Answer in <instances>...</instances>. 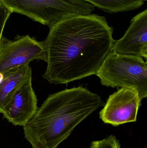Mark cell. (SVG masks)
<instances>
[{"instance_id": "obj_1", "label": "cell", "mask_w": 147, "mask_h": 148, "mask_svg": "<svg viewBox=\"0 0 147 148\" xmlns=\"http://www.w3.org/2000/svg\"><path fill=\"white\" fill-rule=\"evenodd\" d=\"M113 29L106 18L95 14L63 19L50 27L42 42L50 83L67 84L96 75L111 51Z\"/></svg>"}, {"instance_id": "obj_2", "label": "cell", "mask_w": 147, "mask_h": 148, "mask_svg": "<svg viewBox=\"0 0 147 148\" xmlns=\"http://www.w3.org/2000/svg\"><path fill=\"white\" fill-rule=\"evenodd\" d=\"M104 104L100 96L81 85L50 95L23 126L25 138L33 148H57Z\"/></svg>"}, {"instance_id": "obj_3", "label": "cell", "mask_w": 147, "mask_h": 148, "mask_svg": "<svg viewBox=\"0 0 147 148\" xmlns=\"http://www.w3.org/2000/svg\"><path fill=\"white\" fill-rule=\"evenodd\" d=\"M96 75L104 86L132 88L141 100L147 97V62L142 57L110 51Z\"/></svg>"}, {"instance_id": "obj_4", "label": "cell", "mask_w": 147, "mask_h": 148, "mask_svg": "<svg viewBox=\"0 0 147 148\" xmlns=\"http://www.w3.org/2000/svg\"><path fill=\"white\" fill-rule=\"evenodd\" d=\"M12 12L49 27L71 16L90 14L95 7L83 0H0Z\"/></svg>"}, {"instance_id": "obj_5", "label": "cell", "mask_w": 147, "mask_h": 148, "mask_svg": "<svg viewBox=\"0 0 147 148\" xmlns=\"http://www.w3.org/2000/svg\"><path fill=\"white\" fill-rule=\"evenodd\" d=\"M35 60L46 62L43 42L29 35L18 36L14 40L3 36L0 42V73L29 65Z\"/></svg>"}, {"instance_id": "obj_6", "label": "cell", "mask_w": 147, "mask_h": 148, "mask_svg": "<svg viewBox=\"0 0 147 148\" xmlns=\"http://www.w3.org/2000/svg\"><path fill=\"white\" fill-rule=\"evenodd\" d=\"M141 101L136 90L121 88L109 96L99 113L100 119L115 127L135 122Z\"/></svg>"}, {"instance_id": "obj_7", "label": "cell", "mask_w": 147, "mask_h": 148, "mask_svg": "<svg viewBox=\"0 0 147 148\" xmlns=\"http://www.w3.org/2000/svg\"><path fill=\"white\" fill-rule=\"evenodd\" d=\"M38 108L31 77L14 91L6 102L2 114L13 125L23 127L32 119Z\"/></svg>"}, {"instance_id": "obj_8", "label": "cell", "mask_w": 147, "mask_h": 148, "mask_svg": "<svg viewBox=\"0 0 147 148\" xmlns=\"http://www.w3.org/2000/svg\"><path fill=\"white\" fill-rule=\"evenodd\" d=\"M111 52L147 59V10L132 18L124 35L114 41Z\"/></svg>"}, {"instance_id": "obj_9", "label": "cell", "mask_w": 147, "mask_h": 148, "mask_svg": "<svg viewBox=\"0 0 147 148\" xmlns=\"http://www.w3.org/2000/svg\"><path fill=\"white\" fill-rule=\"evenodd\" d=\"M3 77L0 82V113L8 99L22 83L32 77V70L29 65L18 67L2 72Z\"/></svg>"}, {"instance_id": "obj_10", "label": "cell", "mask_w": 147, "mask_h": 148, "mask_svg": "<svg viewBox=\"0 0 147 148\" xmlns=\"http://www.w3.org/2000/svg\"><path fill=\"white\" fill-rule=\"evenodd\" d=\"M105 13H117L135 10L141 7L146 0H83Z\"/></svg>"}, {"instance_id": "obj_11", "label": "cell", "mask_w": 147, "mask_h": 148, "mask_svg": "<svg viewBox=\"0 0 147 148\" xmlns=\"http://www.w3.org/2000/svg\"><path fill=\"white\" fill-rule=\"evenodd\" d=\"M89 148H121V146L116 137L110 135L103 140L92 142Z\"/></svg>"}, {"instance_id": "obj_12", "label": "cell", "mask_w": 147, "mask_h": 148, "mask_svg": "<svg viewBox=\"0 0 147 148\" xmlns=\"http://www.w3.org/2000/svg\"><path fill=\"white\" fill-rule=\"evenodd\" d=\"M12 12L0 1V42L4 27Z\"/></svg>"}, {"instance_id": "obj_13", "label": "cell", "mask_w": 147, "mask_h": 148, "mask_svg": "<svg viewBox=\"0 0 147 148\" xmlns=\"http://www.w3.org/2000/svg\"><path fill=\"white\" fill-rule=\"evenodd\" d=\"M146 1H147V0H146Z\"/></svg>"}]
</instances>
